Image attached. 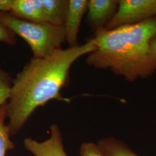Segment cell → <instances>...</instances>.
Masks as SVG:
<instances>
[{
    "label": "cell",
    "instance_id": "cell-10",
    "mask_svg": "<svg viewBox=\"0 0 156 156\" xmlns=\"http://www.w3.org/2000/svg\"><path fill=\"white\" fill-rule=\"evenodd\" d=\"M97 145L104 156H140L123 142L113 137L103 138Z\"/></svg>",
    "mask_w": 156,
    "mask_h": 156
},
{
    "label": "cell",
    "instance_id": "cell-12",
    "mask_svg": "<svg viewBox=\"0 0 156 156\" xmlns=\"http://www.w3.org/2000/svg\"><path fill=\"white\" fill-rule=\"evenodd\" d=\"M12 82L9 74L0 67V108L7 102L9 98Z\"/></svg>",
    "mask_w": 156,
    "mask_h": 156
},
{
    "label": "cell",
    "instance_id": "cell-16",
    "mask_svg": "<svg viewBox=\"0 0 156 156\" xmlns=\"http://www.w3.org/2000/svg\"><path fill=\"white\" fill-rule=\"evenodd\" d=\"M149 55L156 60V35L151 39L149 46Z\"/></svg>",
    "mask_w": 156,
    "mask_h": 156
},
{
    "label": "cell",
    "instance_id": "cell-13",
    "mask_svg": "<svg viewBox=\"0 0 156 156\" xmlns=\"http://www.w3.org/2000/svg\"><path fill=\"white\" fill-rule=\"evenodd\" d=\"M80 156H104L97 144L84 142L80 146Z\"/></svg>",
    "mask_w": 156,
    "mask_h": 156
},
{
    "label": "cell",
    "instance_id": "cell-14",
    "mask_svg": "<svg viewBox=\"0 0 156 156\" xmlns=\"http://www.w3.org/2000/svg\"><path fill=\"white\" fill-rule=\"evenodd\" d=\"M0 42L9 45L16 44V35L0 22Z\"/></svg>",
    "mask_w": 156,
    "mask_h": 156
},
{
    "label": "cell",
    "instance_id": "cell-7",
    "mask_svg": "<svg viewBox=\"0 0 156 156\" xmlns=\"http://www.w3.org/2000/svg\"><path fill=\"white\" fill-rule=\"evenodd\" d=\"M87 0H69L68 8L63 27L66 33V42L69 47L77 44L80 25L87 9Z\"/></svg>",
    "mask_w": 156,
    "mask_h": 156
},
{
    "label": "cell",
    "instance_id": "cell-6",
    "mask_svg": "<svg viewBox=\"0 0 156 156\" xmlns=\"http://www.w3.org/2000/svg\"><path fill=\"white\" fill-rule=\"evenodd\" d=\"M117 0H89L86 22L95 31L105 28L117 10Z\"/></svg>",
    "mask_w": 156,
    "mask_h": 156
},
{
    "label": "cell",
    "instance_id": "cell-15",
    "mask_svg": "<svg viewBox=\"0 0 156 156\" xmlns=\"http://www.w3.org/2000/svg\"><path fill=\"white\" fill-rule=\"evenodd\" d=\"M13 0H0V12H9L11 10Z\"/></svg>",
    "mask_w": 156,
    "mask_h": 156
},
{
    "label": "cell",
    "instance_id": "cell-4",
    "mask_svg": "<svg viewBox=\"0 0 156 156\" xmlns=\"http://www.w3.org/2000/svg\"><path fill=\"white\" fill-rule=\"evenodd\" d=\"M156 16V0H120L105 28L111 30L142 22Z\"/></svg>",
    "mask_w": 156,
    "mask_h": 156
},
{
    "label": "cell",
    "instance_id": "cell-11",
    "mask_svg": "<svg viewBox=\"0 0 156 156\" xmlns=\"http://www.w3.org/2000/svg\"><path fill=\"white\" fill-rule=\"evenodd\" d=\"M6 103L0 108V156H5L6 152L15 147L10 139V129L5 123Z\"/></svg>",
    "mask_w": 156,
    "mask_h": 156
},
{
    "label": "cell",
    "instance_id": "cell-9",
    "mask_svg": "<svg viewBox=\"0 0 156 156\" xmlns=\"http://www.w3.org/2000/svg\"><path fill=\"white\" fill-rule=\"evenodd\" d=\"M46 22L63 26L68 8V0H41Z\"/></svg>",
    "mask_w": 156,
    "mask_h": 156
},
{
    "label": "cell",
    "instance_id": "cell-1",
    "mask_svg": "<svg viewBox=\"0 0 156 156\" xmlns=\"http://www.w3.org/2000/svg\"><path fill=\"white\" fill-rule=\"evenodd\" d=\"M96 49L91 38L83 45L57 49L42 58L33 57L12 79L6 117L11 135L16 134L34 112L50 100L69 102L61 94L70 69L80 57Z\"/></svg>",
    "mask_w": 156,
    "mask_h": 156
},
{
    "label": "cell",
    "instance_id": "cell-3",
    "mask_svg": "<svg viewBox=\"0 0 156 156\" xmlns=\"http://www.w3.org/2000/svg\"><path fill=\"white\" fill-rule=\"evenodd\" d=\"M0 22L29 45L34 58H42L62 48L66 42L63 26L48 23H34L14 16L9 12H0Z\"/></svg>",
    "mask_w": 156,
    "mask_h": 156
},
{
    "label": "cell",
    "instance_id": "cell-5",
    "mask_svg": "<svg viewBox=\"0 0 156 156\" xmlns=\"http://www.w3.org/2000/svg\"><path fill=\"white\" fill-rule=\"evenodd\" d=\"M49 138L38 142L31 138L24 140L25 148L33 156H67L60 128L56 124L50 127Z\"/></svg>",
    "mask_w": 156,
    "mask_h": 156
},
{
    "label": "cell",
    "instance_id": "cell-8",
    "mask_svg": "<svg viewBox=\"0 0 156 156\" xmlns=\"http://www.w3.org/2000/svg\"><path fill=\"white\" fill-rule=\"evenodd\" d=\"M9 13L19 19L34 23H47L41 0H13Z\"/></svg>",
    "mask_w": 156,
    "mask_h": 156
},
{
    "label": "cell",
    "instance_id": "cell-2",
    "mask_svg": "<svg viewBox=\"0 0 156 156\" xmlns=\"http://www.w3.org/2000/svg\"><path fill=\"white\" fill-rule=\"evenodd\" d=\"M156 35V16L111 30L97 29L93 38L96 49L86 62L97 69H110L128 82L148 78L156 71V60L149 54Z\"/></svg>",
    "mask_w": 156,
    "mask_h": 156
}]
</instances>
